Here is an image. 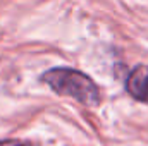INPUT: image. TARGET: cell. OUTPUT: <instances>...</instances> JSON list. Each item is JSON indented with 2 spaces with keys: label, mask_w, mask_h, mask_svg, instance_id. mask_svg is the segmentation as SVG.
I'll return each mask as SVG.
<instances>
[{
  "label": "cell",
  "mask_w": 148,
  "mask_h": 146,
  "mask_svg": "<svg viewBox=\"0 0 148 146\" xmlns=\"http://www.w3.org/2000/svg\"><path fill=\"white\" fill-rule=\"evenodd\" d=\"M43 83L57 95L74 98L83 105H97L100 102V91L95 81L81 71L71 67H55L43 74Z\"/></svg>",
  "instance_id": "6da1fadb"
},
{
  "label": "cell",
  "mask_w": 148,
  "mask_h": 146,
  "mask_svg": "<svg viewBox=\"0 0 148 146\" xmlns=\"http://www.w3.org/2000/svg\"><path fill=\"white\" fill-rule=\"evenodd\" d=\"M126 89L133 98L148 103V67L147 65H138L129 72L127 79H126Z\"/></svg>",
  "instance_id": "7a4b0ae2"
}]
</instances>
